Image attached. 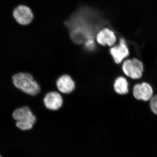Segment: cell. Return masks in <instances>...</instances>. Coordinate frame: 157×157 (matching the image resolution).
I'll return each instance as SVG.
<instances>
[{
  "label": "cell",
  "mask_w": 157,
  "mask_h": 157,
  "mask_svg": "<svg viewBox=\"0 0 157 157\" xmlns=\"http://www.w3.org/2000/svg\"><path fill=\"white\" fill-rule=\"evenodd\" d=\"M86 17L83 11H79L73 15L68 23L71 38L76 44H82L89 39H94L97 27Z\"/></svg>",
  "instance_id": "6da1fadb"
},
{
  "label": "cell",
  "mask_w": 157,
  "mask_h": 157,
  "mask_svg": "<svg viewBox=\"0 0 157 157\" xmlns=\"http://www.w3.org/2000/svg\"><path fill=\"white\" fill-rule=\"evenodd\" d=\"M12 81L15 87L27 94L36 96L40 92L39 84L30 73H17L12 77Z\"/></svg>",
  "instance_id": "7a4b0ae2"
},
{
  "label": "cell",
  "mask_w": 157,
  "mask_h": 157,
  "mask_svg": "<svg viewBox=\"0 0 157 157\" xmlns=\"http://www.w3.org/2000/svg\"><path fill=\"white\" fill-rule=\"evenodd\" d=\"M12 116L17 121L16 126L26 131L32 129L36 121V117L28 107L17 108L13 112Z\"/></svg>",
  "instance_id": "3957f363"
},
{
  "label": "cell",
  "mask_w": 157,
  "mask_h": 157,
  "mask_svg": "<svg viewBox=\"0 0 157 157\" xmlns=\"http://www.w3.org/2000/svg\"><path fill=\"white\" fill-rule=\"evenodd\" d=\"M122 70L124 73L132 79H139L143 75L144 65L139 59L136 58L128 59L123 62Z\"/></svg>",
  "instance_id": "277c9868"
},
{
  "label": "cell",
  "mask_w": 157,
  "mask_h": 157,
  "mask_svg": "<svg viewBox=\"0 0 157 157\" xmlns=\"http://www.w3.org/2000/svg\"><path fill=\"white\" fill-rule=\"evenodd\" d=\"M109 52L116 63H121L129 55V48L124 39H121L119 43L112 46Z\"/></svg>",
  "instance_id": "5b68a950"
},
{
  "label": "cell",
  "mask_w": 157,
  "mask_h": 157,
  "mask_svg": "<svg viewBox=\"0 0 157 157\" xmlns=\"http://www.w3.org/2000/svg\"><path fill=\"white\" fill-rule=\"evenodd\" d=\"M133 96L135 99L144 101H150L153 96V90L146 82L136 84L133 88Z\"/></svg>",
  "instance_id": "8992f818"
},
{
  "label": "cell",
  "mask_w": 157,
  "mask_h": 157,
  "mask_svg": "<svg viewBox=\"0 0 157 157\" xmlns=\"http://www.w3.org/2000/svg\"><path fill=\"white\" fill-rule=\"evenodd\" d=\"M13 16L17 22L22 25H27L33 18V14L29 7L25 6H18L13 11Z\"/></svg>",
  "instance_id": "52a82bcc"
},
{
  "label": "cell",
  "mask_w": 157,
  "mask_h": 157,
  "mask_svg": "<svg viewBox=\"0 0 157 157\" xmlns=\"http://www.w3.org/2000/svg\"><path fill=\"white\" fill-rule=\"evenodd\" d=\"M96 39L99 45L111 47L114 45L117 41L114 32L108 28L103 29L99 31L96 35Z\"/></svg>",
  "instance_id": "ba28073f"
},
{
  "label": "cell",
  "mask_w": 157,
  "mask_h": 157,
  "mask_svg": "<svg viewBox=\"0 0 157 157\" xmlns=\"http://www.w3.org/2000/svg\"><path fill=\"white\" fill-rule=\"evenodd\" d=\"M44 105L51 110H57L63 106V101L60 94L56 91L48 92L43 99Z\"/></svg>",
  "instance_id": "9c48e42d"
},
{
  "label": "cell",
  "mask_w": 157,
  "mask_h": 157,
  "mask_svg": "<svg viewBox=\"0 0 157 157\" xmlns=\"http://www.w3.org/2000/svg\"><path fill=\"white\" fill-rule=\"evenodd\" d=\"M56 85L59 91L63 94H70L75 88V82L68 75L60 76L57 80Z\"/></svg>",
  "instance_id": "30bf717a"
},
{
  "label": "cell",
  "mask_w": 157,
  "mask_h": 157,
  "mask_svg": "<svg viewBox=\"0 0 157 157\" xmlns=\"http://www.w3.org/2000/svg\"><path fill=\"white\" fill-rule=\"evenodd\" d=\"M128 82L126 78L123 76L117 77L114 81L113 88L118 94H126L129 91Z\"/></svg>",
  "instance_id": "8fae6325"
},
{
  "label": "cell",
  "mask_w": 157,
  "mask_h": 157,
  "mask_svg": "<svg viewBox=\"0 0 157 157\" xmlns=\"http://www.w3.org/2000/svg\"><path fill=\"white\" fill-rule=\"evenodd\" d=\"M84 47L85 49L88 51H93L96 49L95 42L94 39H90L87 40L84 43Z\"/></svg>",
  "instance_id": "7c38bea8"
},
{
  "label": "cell",
  "mask_w": 157,
  "mask_h": 157,
  "mask_svg": "<svg viewBox=\"0 0 157 157\" xmlns=\"http://www.w3.org/2000/svg\"><path fill=\"white\" fill-rule=\"evenodd\" d=\"M150 107L154 113L157 115V95L153 96L150 101Z\"/></svg>",
  "instance_id": "4fadbf2b"
},
{
  "label": "cell",
  "mask_w": 157,
  "mask_h": 157,
  "mask_svg": "<svg viewBox=\"0 0 157 157\" xmlns=\"http://www.w3.org/2000/svg\"><path fill=\"white\" fill-rule=\"evenodd\" d=\"M0 157H1V156H0Z\"/></svg>",
  "instance_id": "5bb4252c"
}]
</instances>
